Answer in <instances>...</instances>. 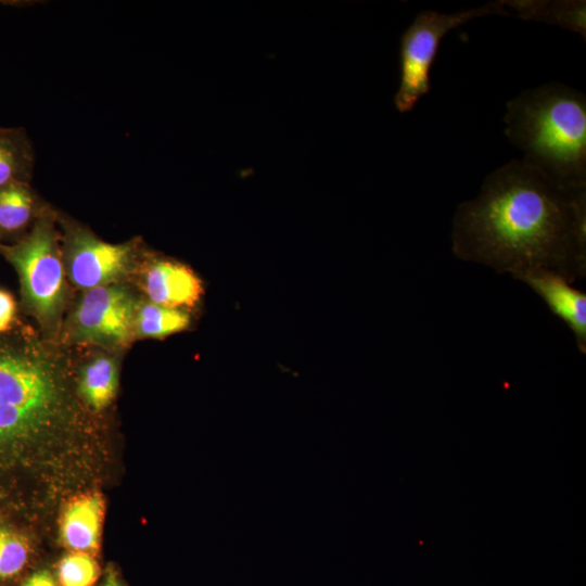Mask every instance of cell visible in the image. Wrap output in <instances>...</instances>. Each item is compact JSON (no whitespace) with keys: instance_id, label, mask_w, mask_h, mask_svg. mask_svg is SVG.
Segmentation results:
<instances>
[{"instance_id":"obj_1","label":"cell","mask_w":586,"mask_h":586,"mask_svg":"<svg viewBox=\"0 0 586 586\" xmlns=\"http://www.w3.org/2000/svg\"><path fill=\"white\" fill-rule=\"evenodd\" d=\"M451 250L513 278L549 271L573 284L586 275V191H566L522 158L492 171L458 205Z\"/></svg>"},{"instance_id":"obj_2","label":"cell","mask_w":586,"mask_h":586,"mask_svg":"<svg viewBox=\"0 0 586 586\" xmlns=\"http://www.w3.org/2000/svg\"><path fill=\"white\" fill-rule=\"evenodd\" d=\"M505 133L522 160L566 191H586V98L560 82L520 92L507 103Z\"/></svg>"},{"instance_id":"obj_3","label":"cell","mask_w":586,"mask_h":586,"mask_svg":"<svg viewBox=\"0 0 586 586\" xmlns=\"http://www.w3.org/2000/svg\"><path fill=\"white\" fill-rule=\"evenodd\" d=\"M61 405L55 369L24 335L0 336V472L54 420Z\"/></svg>"},{"instance_id":"obj_4","label":"cell","mask_w":586,"mask_h":586,"mask_svg":"<svg viewBox=\"0 0 586 586\" xmlns=\"http://www.w3.org/2000/svg\"><path fill=\"white\" fill-rule=\"evenodd\" d=\"M0 253L15 268L25 308L40 322L54 321L64 302V271L59 234L46 213L20 240L0 243Z\"/></svg>"},{"instance_id":"obj_5","label":"cell","mask_w":586,"mask_h":586,"mask_svg":"<svg viewBox=\"0 0 586 586\" xmlns=\"http://www.w3.org/2000/svg\"><path fill=\"white\" fill-rule=\"evenodd\" d=\"M494 14H510L502 0L454 13L419 12L400 38V80L394 97L396 109L402 113L408 112L429 92L431 67L441 41L450 30L474 18Z\"/></svg>"},{"instance_id":"obj_6","label":"cell","mask_w":586,"mask_h":586,"mask_svg":"<svg viewBox=\"0 0 586 586\" xmlns=\"http://www.w3.org/2000/svg\"><path fill=\"white\" fill-rule=\"evenodd\" d=\"M136 303L117 285L89 290L74 315L76 335L88 342L124 344L135 329Z\"/></svg>"},{"instance_id":"obj_7","label":"cell","mask_w":586,"mask_h":586,"mask_svg":"<svg viewBox=\"0 0 586 586\" xmlns=\"http://www.w3.org/2000/svg\"><path fill=\"white\" fill-rule=\"evenodd\" d=\"M66 247L72 281L82 289L110 285L123 277L131 264L135 244H113L93 235L89 230L69 226Z\"/></svg>"},{"instance_id":"obj_8","label":"cell","mask_w":586,"mask_h":586,"mask_svg":"<svg viewBox=\"0 0 586 586\" xmlns=\"http://www.w3.org/2000/svg\"><path fill=\"white\" fill-rule=\"evenodd\" d=\"M517 280L528 285L550 311L572 331L582 354L586 353V294L561 276L549 271H531Z\"/></svg>"},{"instance_id":"obj_9","label":"cell","mask_w":586,"mask_h":586,"mask_svg":"<svg viewBox=\"0 0 586 586\" xmlns=\"http://www.w3.org/2000/svg\"><path fill=\"white\" fill-rule=\"evenodd\" d=\"M143 286L150 302L179 309L195 306L203 294L199 277L188 266L171 259L150 263Z\"/></svg>"},{"instance_id":"obj_10","label":"cell","mask_w":586,"mask_h":586,"mask_svg":"<svg viewBox=\"0 0 586 586\" xmlns=\"http://www.w3.org/2000/svg\"><path fill=\"white\" fill-rule=\"evenodd\" d=\"M104 501L99 494L73 499L65 508L61 521V537L74 552L95 553L99 549Z\"/></svg>"},{"instance_id":"obj_11","label":"cell","mask_w":586,"mask_h":586,"mask_svg":"<svg viewBox=\"0 0 586 586\" xmlns=\"http://www.w3.org/2000/svg\"><path fill=\"white\" fill-rule=\"evenodd\" d=\"M502 3L523 20L557 25L586 38L585 0H502Z\"/></svg>"},{"instance_id":"obj_12","label":"cell","mask_w":586,"mask_h":586,"mask_svg":"<svg viewBox=\"0 0 586 586\" xmlns=\"http://www.w3.org/2000/svg\"><path fill=\"white\" fill-rule=\"evenodd\" d=\"M42 214L30 182L14 181L0 188V243L4 237H24Z\"/></svg>"},{"instance_id":"obj_13","label":"cell","mask_w":586,"mask_h":586,"mask_svg":"<svg viewBox=\"0 0 586 586\" xmlns=\"http://www.w3.org/2000/svg\"><path fill=\"white\" fill-rule=\"evenodd\" d=\"M35 150L23 127H0V188L14 182H30Z\"/></svg>"},{"instance_id":"obj_14","label":"cell","mask_w":586,"mask_h":586,"mask_svg":"<svg viewBox=\"0 0 586 586\" xmlns=\"http://www.w3.org/2000/svg\"><path fill=\"white\" fill-rule=\"evenodd\" d=\"M118 386L115 362L105 357L97 358L82 371L79 388L88 405L101 410L113 400Z\"/></svg>"},{"instance_id":"obj_15","label":"cell","mask_w":586,"mask_h":586,"mask_svg":"<svg viewBox=\"0 0 586 586\" xmlns=\"http://www.w3.org/2000/svg\"><path fill=\"white\" fill-rule=\"evenodd\" d=\"M190 320L183 309L149 302L137 306L135 328L141 336L161 339L186 330Z\"/></svg>"},{"instance_id":"obj_16","label":"cell","mask_w":586,"mask_h":586,"mask_svg":"<svg viewBox=\"0 0 586 586\" xmlns=\"http://www.w3.org/2000/svg\"><path fill=\"white\" fill-rule=\"evenodd\" d=\"M29 544L20 533L0 527V579L17 575L26 565Z\"/></svg>"},{"instance_id":"obj_17","label":"cell","mask_w":586,"mask_h":586,"mask_svg":"<svg viewBox=\"0 0 586 586\" xmlns=\"http://www.w3.org/2000/svg\"><path fill=\"white\" fill-rule=\"evenodd\" d=\"M59 579L62 586H91L100 575L94 558L85 552H73L59 563Z\"/></svg>"},{"instance_id":"obj_18","label":"cell","mask_w":586,"mask_h":586,"mask_svg":"<svg viewBox=\"0 0 586 586\" xmlns=\"http://www.w3.org/2000/svg\"><path fill=\"white\" fill-rule=\"evenodd\" d=\"M16 316L14 297L8 291L0 289V333L13 328Z\"/></svg>"},{"instance_id":"obj_19","label":"cell","mask_w":586,"mask_h":586,"mask_svg":"<svg viewBox=\"0 0 586 586\" xmlns=\"http://www.w3.org/2000/svg\"><path fill=\"white\" fill-rule=\"evenodd\" d=\"M22 586H56V584L48 572L40 571L30 575Z\"/></svg>"},{"instance_id":"obj_20","label":"cell","mask_w":586,"mask_h":586,"mask_svg":"<svg viewBox=\"0 0 586 586\" xmlns=\"http://www.w3.org/2000/svg\"><path fill=\"white\" fill-rule=\"evenodd\" d=\"M102 586H124V585L115 571L107 570Z\"/></svg>"}]
</instances>
